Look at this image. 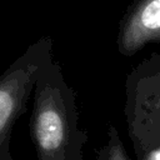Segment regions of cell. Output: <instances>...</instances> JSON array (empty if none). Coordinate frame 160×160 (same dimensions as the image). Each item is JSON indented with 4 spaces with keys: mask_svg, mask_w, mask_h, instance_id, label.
Instances as JSON below:
<instances>
[{
    "mask_svg": "<svg viewBox=\"0 0 160 160\" xmlns=\"http://www.w3.org/2000/svg\"><path fill=\"white\" fill-rule=\"evenodd\" d=\"M148 44H160V0H134L118 30V51L130 58Z\"/></svg>",
    "mask_w": 160,
    "mask_h": 160,
    "instance_id": "obj_4",
    "label": "cell"
},
{
    "mask_svg": "<svg viewBox=\"0 0 160 160\" xmlns=\"http://www.w3.org/2000/svg\"><path fill=\"white\" fill-rule=\"evenodd\" d=\"M128 135L136 160H160V54L152 52L126 76Z\"/></svg>",
    "mask_w": 160,
    "mask_h": 160,
    "instance_id": "obj_2",
    "label": "cell"
},
{
    "mask_svg": "<svg viewBox=\"0 0 160 160\" xmlns=\"http://www.w3.org/2000/svg\"><path fill=\"white\" fill-rule=\"evenodd\" d=\"M32 92L30 136L38 160H82L89 134L79 126L76 94L54 59L40 72Z\"/></svg>",
    "mask_w": 160,
    "mask_h": 160,
    "instance_id": "obj_1",
    "label": "cell"
},
{
    "mask_svg": "<svg viewBox=\"0 0 160 160\" xmlns=\"http://www.w3.org/2000/svg\"><path fill=\"white\" fill-rule=\"evenodd\" d=\"M95 160H131L126 152L119 131L111 124L108 128L106 142L96 151Z\"/></svg>",
    "mask_w": 160,
    "mask_h": 160,
    "instance_id": "obj_5",
    "label": "cell"
},
{
    "mask_svg": "<svg viewBox=\"0 0 160 160\" xmlns=\"http://www.w3.org/2000/svg\"><path fill=\"white\" fill-rule=\"evenodd\" d=\"M52 45L50 36L38 39L0 74V160H15L10 151L12 129L26 111L40 72L54 59Z\"/></svg>",
    "mask_w": 160,
    "mask_h": 160,
    "instance_id": "obj_3",
    "label": "cell"
}]
</instances>
